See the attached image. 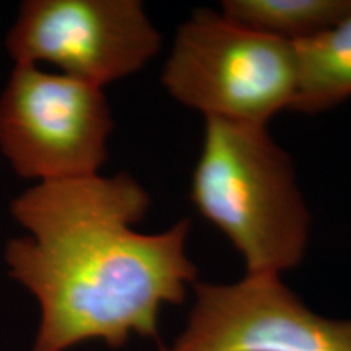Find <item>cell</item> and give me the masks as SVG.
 <instances>
[{
    "label": "cell",
    "instance_id": "6da1fadb",
    "mask_svg": "<svg viewBox=\"0 0 351 351\" xmlns=\"http://www.w3.org/2000/svg\"><path fill=\"white\" fill-rule=\"evenodd\" d=\"M152 199L134 176L93 174L34 184L10 215L25 236L3 249L8 275L39 309L33 351H69L98 340L122 348L153 339L165 306H179L199 280L187 252L191 219L140 232Z\"/></svg>",
    "mask_w": 351,
    "mask_h": 351
},
{
    "label": "cell",
    "instance_id": "7a4b0ae2",
    "mask_svg": "<svg viewBox=\"0 0 351 351\" xmlns=\"http://www.w3.org/2000/svg\"><path fill=\"white\" fill-rule=\"evenodd\" d=\"M191 199L241 254L247 275L282 276L304 258L311 213L291 158L267 125L205 119Z\"/></svg>",
    "mask_w": 351,
    "mask_h": 351
},
{
    "label": "cell",
    "instance_id": "3957f363",
    "mask_svg": "<svg viewBox=\"0 0 351 351\" xmlns=\"http://www.w3.org/2000/svg\"><path fill=\"white\" fill-rule=\"evenodd\" d=\"M161 83L205 119L267 125L295 101V46L197 8L176 32Z\"/></svg>",
    "mask_w": 351,
    "mask_h": 351
},
{
    "label": "cell",
    "instance_id": "277c9868",
    "mask_svg": "<svg viewBox=\"0 0 351 351\" xmlns=\"http://www.w3.org/2000/svg\"><path fill=\"white\" fill-rule=\"evenodd\" d=\"M114 129L103 88L38 65H13L0 93V153L36 184L99 174Z\"/></svg>",
    "mask_w": 351,
    "mask_h": 351
},
{
    "label": "cell",
    "instance_id": "5b68a950",
    "mask_svg": "<svg viewBox=\"0 0 351 351\" xmlns=\"http://www.w3.org/2000/svg\"><path fill=\"white\" fill-rule=\"evenodd\" d=\"M161 43L138 0H25L5 49L13 65L49 64L104 90L140 72Z\"/></svg>",
    "mask_w": 351,
    "mask_h": 351
},
{
    "label": "cell",
    "instance_id": "8992f818",
    "mask_svg": "<svg viewBox=\"0 0 351 351\" xmlns=\"http://www.w3.org/2000/svg\"><path fill=\"white\" fill-rule=\"evenodd\" d=\"M186 327L161 351H351V319L314 313L280 275L197 282Z\"/></svg>",
    "mask_w": 351,
    "mask_h": 351
},
{
    "label": "cell",
    "instance_id": "52a82bcc",
    "mask_svg": "<svg viewBox=\"0 0 351 351\" xmlns=\"http://www.w3.org/2000/svg\"><path fill=\"white\" fill-rule=\"evenodd\" d=\"M293 46L296 95L291 111L319 114L351 98V12L327 32Z\"/></svg>",
    "mask_w": 351,
    "mask_h": 351
},
{
    "label": "cell",
    "instance_id": "ba28073f",
    "mask_svg": "<svg viewBox=\"0 0 351 351\" xmlns=\"http://www.w3.org/2000/svg\"><path fill=\"white\" fill-rule=\"evenodd\" d=\"M351 12V0H225L221 13L236 23L298 44L327 32Z\"/></svg>",
    "mask_w": 351,
    "mask_h": 351
}]
</instances>
